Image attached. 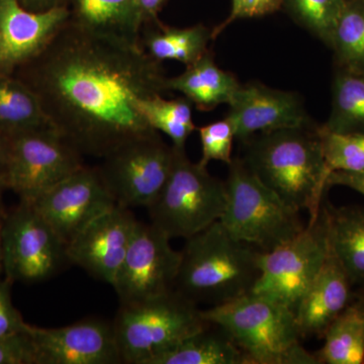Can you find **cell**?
<instances>
[{"instance_id":"cell-1","label":"cell","mask_w":364,"mask_h":364,"mask_svg":"<svg viewBox=\"0 0 364 364\" xmlns=\"http://www.w3.org/2000/svg\"><path fill=\"white\" fill-rule=\"evenodd\" d=\"M50 124L82 156L105 158L155 133L138 109L168 92L162 63L141 44L87 32L67 21L44 51L23 65Z\"/></svg>"},{"instance_id":"cell-2","label":"cell","mask_w":364,"mask_h":364,"mask_svg":"<svg viewBox=\"0 0 364 364\" xmlns=\"http://www.w3.org/2000/svg\"><path fill=\"white\" fill-rule=\"evenodd\" d=\"M243 144L248 168L287 205L306 210L309 221L317 219L329 189L317 127L267 132Z\"/></svg>"},{"instance_id":"cell-3","label":"cell","mask_w":364,"mask_h":364,"mask_svg":"<svg viewBox=\"0 0 364 364\" xmlns=\"http://www.w3.org/2000/svg\"><path fill=\"white\" fill-rule=\"evenodd\" d=\"M260 254L215 222L186 239L173 291L208 308L252 293L260 274Z\"/></svg>"},{"instance_id":"cell-4","label":"cell","mask_w":364,"mask_h":364,"mask_svg":"<svg viewBox=\"0 0 364 364\" xmlns=\"http://www.w3.org/2000/svg\"><path fill=\"white\" fill-rule=\"evenodd\" d=\"M200 313L229 334L247 364H318L301 345L294 311L273 299L250 293Z\"/></svg>"},{"instance_id":"cell-5","label":"cell","mask_w":364,"mask_h":364,"mask_svg":"<svg viewBox=\"0 0 364 364\" xmlns=\"http://www.w3.org/2000/svg\"><path fill=\"white\" fill-rule=\"evenodd\" d=\"M229 166L226 203L220 222L237 240L267 252L305 229L301 212L284 203L243 159Z\"/></svg>"},{"instance_id":"cell-6","label":"cell","mask_w":364,"mask_h":364,"mask_svg":"<svg viewBox=\"0 0 364 364\" xmlns=\"http://www.w3.org/2000/svg\"><path fill=\"white\" fill-rule=\"evenodd\" d=\"M200 309L176 291L119 305L112 327L123 363L150 364L208 324Z\"/></svg>"},{"instance_id":"cell-7","label":"cell","mask_w":364,"mask_h":364,"mask_svg":"<svg viewBox=\"0 0 364 364\" xmlns=\"http://www.w3.org/2000/svg\"><path fill=\"white\" fill-rule=\"evenodd\" d=\"M225 203V182L210 174L207 167L191 162L186 150L174 148L168 181L147 210L151 224L170 239L186 240L220 221Z\"/></svg>"},{"instance_id":"cell-8","label":"cell","mask_w":364,"mask_h":364,"mask_svg":"<svg viewBox=\"0 0 364 364\" xmlns=\"http://www.w3.org/2000/svg\"><path fill=\"white\" fill-rule=\"evenodd\" d=\"M2 255L4 277L13 284L45 282L70 263L65 242L25 200L4 215Z\"/></svg>"},{"instance_id":"cell-9","label":"cell","mask_w":364,"mask_h":364,"mask_svg":"<svg viewBox=\"0 0 364 364\" xmlns=\"http://www.w3.org/2000/svg\"><path fill=\"white\" fill-rule=\"evenodd\" d=\"M323 205V203H322ZM329 248L323 207L317 219L282 245L261 252L260 274L252 293L260 294L294 311L317 277Z\"/></svg>"},{"instance_id":"cell-10","label":"cell","mask_w":364,"mask_h":364,"mask_svg":"<svg viewBox=\"0 0 364 364\" xmlns=\"http://www.w3.org/2000/svg\"><path fill=\"white\" fill-rule=\"evenodd\" d=\"M173 160L174 148L155 132L117 148L97 169L117 205L148 208L168 181Z\"/></svg>"},{"instance_id":"cell-11","label":"cell","mask_w":364,"mask_h":364,"mask_svg":"<svg viewBox=\"0 0 364 364\" xmlns=\"http://www.w3.org/2000/svg\"><path fill=\"white\" fill-rule=\"evenodd\" d=\"M82 155L53 127L9 138L1 170L6 189L30 200L83 166Z\"/></svg>"},{"instance_id":"cell-12","label":"cell","mask_w":364,"mask_h":364,"mask_svg":"<svg viewBox=\"0 0 364 364\" xmlns=\"http://www.w3.org/2000/svg\"><path fill=\"white\" fill-rule=\"evenodd\" d=\"M154 225L136 223L135 233L112 287L119 305H132L173 291L181 251Z\"/></svg>"},{"instance_id":"cell-13","label":"cell","mask_w":364,"mask_h":364,"mask_svg":"<svg viewBox=\"0 0 364 364\" xmlns=\"http://www.w3.org/2000/svg\"><path fill=\"white\" fill-rule=\"evenodd\" d=\"M28 202L66 244L117 205L97 167L85 165Z\"/></svg>"},{"instance_id":"cell-14","label":"cell","mask_w":364,"mask_h":364,"mask_svg":"<svg viewBox=\"0 0 364 364\" xmlns=\"http://www.w3.org/2000/svg\"><path fill=\"white\" fill-rule=\"evenodd\" d=\"M33 364L123 363L114 327L98 318L60 328L26 325Z\"/></svg>"},{"instance_id":"cell-15","label":"cell","mask_w":364,"mask_h":364,"mask_svg":"<svg viewBox=\"0 0 364 364\" xmlns=\"http://www.w3.org/2000/svg\"><path fill=\"white\" fill-rule=\"evenodd\" d=\"M136 223L131 210L114 205L95 218L67 244L69 261L112 287Z\"/></svg>"},{"instance_id":"cell-16","label":"cell","mask_w":364,"mask_h":364,"mask_svg":"<svg viewBox=\"0 0 364 364\" xmlns=\"http://www.w3.org/2000/svg\"><path fill=\"white\" fill-rule=\"evenodd\" d=\"M229 107L225 117L241 143L257 134L312 124L296 93L261 83L241 85Z\"/></svg>"},{"instance_id":"cell-17","label":"cell","mask_w":364,"mask_h":364,"mask_svg":"<svg viewBox=\"0 0 364 364\" xmlns=\"http://www.w3.org/2000/svg\"><path fill=\"white\" fill-rule=\"evenodd\" d=\"M69 18L67 6L31 11L18 0H0V72L11 73L39 56Z\"/></svg>"},{"instance_id":"cell-18","label":"cell","mask_w":364,"mask_h":364,"mask_svg":"<svg viewBox=\"0 0 364 364\" xmlns=\"http://www.w3.org/2000/svg\"><path fill=\"white\" fill-rule=\"evenodd\" d=\"M354 298L353 284L329 242L327 256L320 272L294 310L301 338H323L328 327Z\"/></svg>"},{"instance_id":"cell-19","label":"cell","mask_w":364,"mask_h":364,"mask_svg":"<svg viewBox=\"0 0 364 364\" xmlns=\"http://www.w3.org/2000/svg\"><path fill=\"white\" fill-rule=\"evenodd\" d=\"M69 21L105 37L141 44L143 21L138 0H68Z\"/></svg>"},{"instance_id":"cell-20","label":"cell","mask_w":364,"mask_h":364,"mask_svg":"<svg viewBox=\"0 0 364 364\" xmlns=\"http://www.w3.org/2000/svg\"><path fill=\"white\" fill-rule=\"evenodd\" d=\"M167 91H177L200 111L208 112L220 105H229L241 83L234 74L223 70L208 51L176 77L166 78Z\"/></svg>"},{"instance_id":"cell-21","label":"cell","mask_w":364,"mask_h":364,"mask_svg":"<svg viewBox=\"0 0 364 364\" xmlns=\"http://www.w3.org/2000/svg\"><path fill=\"white\" fill-rule=\"evenodd\" d=\"M328 238L354 289H364V208L323 202Z\"/></svg>"},{"instance_id":"cell-22","label":"cell","mask_w":364,"mask_h":364,"mask_svg":"<svg viewBox=\"0 0 364 364\" xmlns=\"http://www.w3.org/2000/svg\"><path fill=\"white\" fill-rule=\"evenodd\" d=\"M147 26L141 35V46L151 58L160 63L177 61L188 67L210 51L208 45L213 40V30L203 23L177 28L158 20Z\"/></svg>"},{"instance_id":"cell-23","label":"cell","mask_w":364,"mask_h":364,"mask_svg":"<svg viewBox=\"0 0 364 364\" xmlns=\"http://www.w3.org/2000/svg\"><path fill=\"white\" fill-rule=\"evenodd\" d=\"M150 364H247V360L226 331L208 323Z\"/></svg>"},{"instance_id":"cell-24","label":"cell","mask_w":364,"mask_h":364,"mask_svg":"<svg viewBox=\"0 0 364 364\" xmlns=\"http://www.w3.org/2000/svg\"><path fill=\"white\" fill-rule=\"evenodd\" d=\"M52 127L35 91L21 78L0 72V133L7 138Z\"/></svg>"},{"instance_id":"cell-25","label":"cell","mask_w":364,"mask_h":364,"mask_svg":"<svg viewBox=\"0 0 364 364\" xmlns=\"http://www.w3.org/2000/svg\"><path fill=\"white\" fill-rule=\"evenodd\" d=\"M318 364H364V301L355 296L326 330Z\"/></svg>"},{"instance_id":"cell-26","label":"cell","mask_w":364,"mask_h":364,"mask_svg":"<svg viewBox=\"0 0 364 364\" xmlns=\"http://www.w3.org/2000/svg\"><path fill=\"white\" fill-rule=\"evenodd\" d=\"M322 127L336 133H364V73L337 68L331 112Z\"/></svg>"},{"instance_id":"cell-27","label":"cell","mask_w":364,"mask_h":364,"mask_svg":"<svg viewBox=\"0 0 364 364\" xmlns=\"http://www.w3.org/2000/svg\"><path fill=\"white\" fill-rule=\"evenodd\" d=\"M193 104L188 98L166 100L162 95L142 98L138 109L153 130L161 132L172 141L176 149L186 150L189 136L196 130Z\"/></svg>"},{"instance_id":"cell-28","label":"cell","mask_w":364,"mask_h":364,"mask_svg":"<svg viewBox=\"0 0 364 364\" xmlns=\"http://www.w3.org/2000/svg\"><path fill=\"white\" fill-rule=\"evenodd\" d=\"M337 68L364 73V0H346L333 33Z\"/></svg>"},{"instance_id":"cell-29","label":"cell","mask_w":364,"mask_h":364,"mask_svg":"<svg viewBox=\"0 0 364 364\" xmlns=\"http://www.w3.org/2000/svg\"><path fill=\"white\" fill-rule=\"evenodd\" d=\"M345 1L346 0H282V9H286L299 26L330 48Z\"/></svg>"},{"instance_id":"cell-30","label":"cell","mask_w":364,"mask_h":364,"mask_svg":"<svg viewBox=\"0 0 364 364\" xmlns=\"http://www.w3.org/2000/svg\"><path fill=\"white\" fill-rule=\"evenodd\" d=\"M328 172L364 170V133H336L317 126Z\"/></svg>"},{"instance_id":"cell-31","label":"cell","mask_w":364,"mask_h":364,"mask_svg":"<svg viewBox=\"0 0 364 364\" xmlns=\"http://www.w3.org/2000/svg\"><path fill=\"white\" fill-rule=\"evenodd\" d=\"M202 144V158L198 164L207 167L210 161H221L231 164L235 132L231 123L224 117L198 129Z\"/></svg>"},{"instance_id":"cell-32","label":"cell","mask_w":364,"mask_h":364,"mask_svg":"<svg viewBox=\"0 0 364 364\" xmlns=\"http://www.w3.org/2000/svg\"><path fill=\"white\" fill-rule=\"evenodd\" d=\"M282 9V0H232L231 13L221 25L213 30V40L219 37L228 26L236 21L261 18L277 13Z\"/></svg>"},{"instance_id":"cell-33","label":"cell","mask_w":364,"mask_h":364,"mask_svg":"<svg viewBox=\"0 0 364 364\" xmlns=\"http://www.w3.org/2000/svg\"><path fill=\"white\" fill-rule=\"evenodd\" d=\"M13 282L0 277V339H11L26 334V325L11 301Z\"/></svg>"},{"instance_id":"cell-34","label":"cell","mask_w":364,"mask_h":364,"mask_svg":"<svg viewBox=\"0 0 364 364\" xmlns=\"http://www.w3.org/2000/svg\"><path fill=\"white\" fill-rule=\"evenodd\" d=\"M0 364H33L32 347L26 334L0 339Z\"/></svg>"},{"instance_id":"cell-35","label":"cell","mask_w":364,"mask_h":364,"mask_svg":"<svg viewBox=\"0 0 364 364\" xmlns=\"http://www.w3.org/2000/svg\"><path fill=\"white\" fill-rule=\"evenodd\" d=\"M335 186L353 189L364 196V170L359 172H332L328 176L327 186L330 188Z\"/></svg>"},{"instance_id":"cell-36","label":"cell","mask_w":364,"mask_h":364,"mask_svg":"<svg viewBox=\"0 0 364 364\" xmlns=\"http://www.w3.org/2000/svg\"><path fill=\"white\" fill-rule=\"evenodd\" d=\"M166 0H138L143 26L159 20L158 14Z\"/></svg>"},{"instance_id":"cell-37","label":"cell","mask_w":364,"mask_h":364,"mask_svg":"<svg viewBox=\"0 0 364 364\" xmlns=\"http://www.w3.org/2000/svg\"><path fill=\"white\" fill-rule=\"evenodd\" d=\"M21 6L31 11H46L55 7L67 6L68 0H18Z\"/></svg>"},{"instance_id":"cell-38","label":"cell","mask_w":364,"mask_h":364,"mask_svg":"<svg viewBox=\"0 0 364 364\" xmlns=\"http://www.w3.org/2000/svg\"><path fill=\"white\" fill-rule=\"evenodd\" d=\"M9 138L0 133V171L6 164L7 152H9Z\"/></svg>"},{"instance_id":"cell-39","label":"cell","mask_w":364,"mask_h":364,"mask_svg":"<svg viewBox=\"0 0 364 364\" xmlns=\"http://www.w3.org/2000/svg\"><path fill=\"white\" fill-rule=\"evenodd\" d=\"M2 225L4 215H0V277L4 274V255H2Z\"/></svg>"},{"instance_id":"cell-40","label":"cell","mask_w":364,"mask_h":364,"mask_svg":"<svg viewBox=\"0 0 364 364\" xmlns=\"http://www.w3.org/2000/svg\"><path fill=\"white\" fill-rule=\"evenodd\" d=\"M6 183H4V176H2L1 171H0V215H4L6 214V208L4 207V203H2V193H4V191H6Z\"/></svg>"},{"instance_id":"cell-41","label":"cell","mask_w":364,"mask_h":364,"mask_svg":"<svg viewBox=\"0 0 364 364\" xmlns=\"http://www.w3.org/2000/svg\"><path fill=\"white\" fill-rule=\"evenodd\" d=\"M355 296L364 301V289H358L355 291Z\"/></svg>"}]
</instances>
